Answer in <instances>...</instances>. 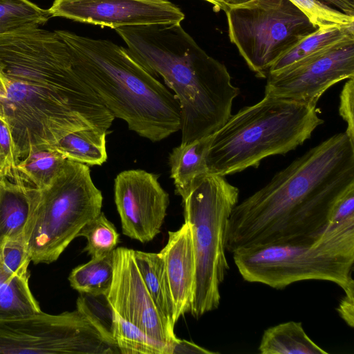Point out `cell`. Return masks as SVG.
Segmentation results:
<instances>
[{
	"label": "cell",
	"instance_id": "cell-1",
	"mask_svg": "<svg viewBox=\"0 0 354 354\" xmlns=\"http://www.w3.org/2000/svg\"><path fill=\"white\" fill-rule=\"evenodd\" d=\"M354 189V141L335 134L277 172L233 208L226 250L314 239L330 223L340 199Z\"/></svg>",
	"mask_w": 354,
	"mask_h": 354
},
{
	"label": "cell",
	"instance_id": "cell-2",
	"mask_svg": "<svg viewBox=\"0 0 354 354\" xmlns=\"http://www.w3.org/2000/svg\"><path fill=\"white\" fill-rule=\"evenodd\" d=\"M115 30L132 56L173 90L180 106L182 144L212 135L230 118L239 88L226 66L207 54L180 24Z\"/></svg>",
	"mask_w": 354,
	"mask_h": 354
},
{
	"label": "cell",
	"instance_id": "cell-3",
	"mask_svg": "<svg viewBox=\"0 0 354 354\" xmlns=\"http://www.w3.org/2000/svg\"><path fill=\"white\" fill-rule=\"evenodd\" d=\"M56 33L67 46L73 67L114 118L152 142L180 129L178 102L127 48L67 30Z\"/></svg>",
	"mask_w": 354,
	"mask_h": 354
},
{
	"label": "cell",
	"instance_id": "cell-4",
	"mask_svg": "<svg viewBox=\"0 0 354 354\" xmlns=\"http://www.w3.org/2000/svg\"><path fill=\"white\" fill-rule=\"evenodd\" d=\"M323 122L315 106L265 94L211 135L208 172L225 176L257 167L263 159L301 145Z\"/></svg>",
	"mask_w": 354,
	"mask_h": 354
},
{
	"label": "cell",
	"instance_id": "cell-5",
	"mask_svg": "<svg viewBox=\"0 0 354 354\" xmlns=\"http://www.w3.org/2000/svg\"><path fill=\"white\" fill-rule=\"evenodd\" d=\"M242 278L276 289L305 280L333 282L343 290L353 281L354 218L329 223L318 236L232 253Z\"/></svg>",
	"mask_w": 354,
	"mask_h": 354
},
{
	"label": "cell",
	"instance_id": "cell-6",
	"mask_svg": "<svg viewBox=\"0 0 354 354\" xmlns=\"http://www.w3.org/2000/svg\"><path fill=\"white\" fill-rule=\"evenodd\" d=\"M30 209L24 241L30 261L49 264L101 213L103 197L87 165L66 159L41 189L29 185Z\"/></svg>",
	"mask_w": 354,
	"mask_h": 354
},
{
	"label": "cell",
	"instance_id": "cell-7",
	"mask_svg": "<svg viewBox=\"0 0 354 354\" xmlns=\"http://www.w3.org/2000/svg\"><path fill=\"white\" fill-rule=\"evenodd\" d=\"M176 194L182 198L185 222L192 234L196 280L189 313L198 319L220 304V286L229 270L228 223L238 203L239 190L224 176L207 173Z\"/></svg>",
	"mask_w": 354,
	"mask_h": 354
},
{
	"label": "cell",
	"instance_id": "cell-8",
	"mask_svg": "<svg viewBox=\"0 0 354 354\" xmlns=\"http://www.w3.org/2000/svg\"><path fill=\"white\" fill-rule=\"evenodd\" d=\"M0 353L118 354L120 351L109 325L82 295L73 311L50 315L41 310L0 319Z\"/></svg>",
	"mask_w": 354,
	"mask_h": 354
},
{
	"label": "cell",
	"instance_id": "cell-9",
	"mask_svg": "<svg viewBox=\"0 0 354 354\" xmlns=\"http://www.w3.org/2000/svg\"><path fill=\"white\" fill-rule=\"evenodd\" d=\"M225 12L230 41L259 77L318 28L290 0H254Z\"/></svg>",
	"mask_w": 354,
	"mask_h": 354
},
{
	"label": "cell",
	"instance_id": "cell-10",
	"mask_svg": "<svg viewBox=\"0 0 354 354\" xmlns=\"http://www.w3.org/2000/svg\"><path fill=\"white\" fill-rule=\"evenodd\" d=\"M0 60L9 78L37 89L71 100L82 98L90 91L55 31L30 26L0 35Z\"/></svg>",
	"mask_w": 354,
	"mask_h": 354
},
{
	"label": "cell",
	"instance_id": "cell-11",
	"mask_svg": "<svg viewBox=\"0 0 354 354\" xmlns=\"http://www.w3.org/2000/svg\"><path fill=\"white\" fill-rule=\"evenodd\" d=\"M113 277L104 299L110 310L151 338L170 347L176 336L156 308L142 280L133 250L119 247L113 251Z\"/></svg>",
	"mask_w": 354,
	"mask_h": 354
},
{
	"label": "cell",
	"instance_id": "cell-12",
	"mask_svg": "<svg viewBox=\"0 0 354 354\" xmlns=\"http://www.w3.org/2000/svg\"><path fill=\"white\" fill-rule=\"evenodd\" d=\"M354 77V40L297 66L267 76L265 94L315 106L336 83Z\"/></svg>",
	"mask_w": 354,
	"mask_h": 354
},
{
	"label": "cell",
	"instance_id": "cell-13",
	"mask_svg": "<svg viewBox=\"0 0 354 354\" xmlns=\"http://www.w3.org/2000/svg\"><path fill=\"white\" fill-rule=\"evenodd\" d=\"M158 176L142 169L119 173L114 181L115 203L122 233L146 243L160 233L169 204Z\"/></svg>",
	"mask_w": 354,
	"mask_h": 354
},
{
	"label": "cell",
	"instance_id": "cell-14",
	"mask_svg": "<svg viewBox=\"0 0 354 354\" xmlns=\"http://www.w3.org/2000/svg\"><path fill=\"white\" fill-rule=\"evenodd\" d=\"M51 17L111 28L180 24L185 14L169 0H55Z\"/></svg>",
	"mask_w": 354,
	"mask_h": 354
},
{
	"label": "cell",
	"instance_id": "cell-15",
	"mask_svg": "<svg viewBox=\"0 0 354 354\" xmlns=\"http://www.w3.org/2000/svg\"><path fill=\"white\" fill-rule=\"evenodd\" d=\"M174 308V321L189 313L195 288L196 262L190 228L187 223L168 232L160 250Z\"/></svg>",
	"mask_w": 354,
	"mask_h": 354
},
{
	"label": "cell",
	"instance_id": "cell-16",
	"mask_svg": "<svg viewBox=\"0 0 354 354\" xmlns=\"http://www.w3.org/2000/svg\"><path fill=\"white\" fill-rule=\"evenodd\" d=\"M30 209L29 185L21 177L0 178V250L12 240H24Z\"/></svg>",
	"mask_w": 354,
	"mask_h": 354
},
{
	"label": "cell",
	"instance_id": "cell-17",
	"mask_svg": "<svg viewBox=\"0 0 354 354\" xmlns=\"http://www.w3.org/2000/svg\"><path fill=\"white\" fill-rule=\"evenodd\" d=\"M351 40H354V24L319 27L281 57L271 66L268 75L277 74L308 61L343 42Z\"/></svg>",
	"mask_w": 354,
	"mask_h": 354
},
{
	"label": "cell",
	"instance_id": "cell-18",
	"mask_svg": "<svg viewBox=\"0 0 354 354\" xmlns=\"http://www.w3.org/2000/svg\"><path fill=\"white\" fill-rule=\"evenodd\" d=\"M133 256L142 280L164 319L174 329V308L165 263L159 253L133 250Z\"/></svg>",
	"mask_w": 354,
	"mask_h": 354
},
{
	"label": "cell",
	"instance_id": "cell-19",
	"mask_svg": "<svg viewBox=\"0 0 354 354\" xmlns=\"http://www.w3.org/2000/svg\"><path fill=\"white\" fill-rule=\"evenodd\" d=\"M258 350L261 354H328L306 333L300 322L290 321L267 328Z\"/></svg>",
	"mask_w": 354,
	"mask_h": 354
},
{
	"label": "cell",
	"instance_id": "cell-20",
	"mask_svg": "<svg viewBox=\"0 0 354 354\" xmlns=\"http://www.w3.org/2000/svg\"><path fill=\"white\" fill-rule=\"evenodd\" d=\"M210 136L187 144H180L169 154V165L176 193L186 187L195 178L209 173L207 155Z\"/></svg>",
	"mask_w": 354,
	"mask_h": 354
},
{
	"label": "cell",
	"instance_id": "cell-21",
	"mask_svg": "<svg viewBox=\"0 0 354 354\" xmlns=\"http://www.w3.org/2000/svg\"><path fill=\"white\" fill-rule=\"evenodd\" d=\"M106 133L95 129L74 131L52 147L66 159L87 165H101L107 159Z\"/></svg>",
	"mask_w": 354,
	"mask_h": 354
},
{
	"label": "cell",
	"instance_id": "cell-22",
	"mask_svg": "<svg viewBox=\"0 0 354 354\" xmlns=\"http://www.w3.org/2000/svg\"><path fill=\"white\" fill-rule=\"evenodd\" d=\"M17 164L21 179L41 189L48 185L64 165L66 158L52 146H30Z\"/></svg>",
	"mask_w": 354,
	"mask_h": 354
},
{
	"label": "cell",
	"instance_id": "cell-23",
	"mask_svg": "<svg viewBox=\"0 0 354 354\" xmlns=\"http://www.w3.org/2000/svg\"><path fill=\"white\" fill-rule=\"evenodd\" d=\"M114 251V250H113ZM113 252L75 268L68 277L71 286L83 295L104 296L113 277Z\"/></svg>",
	"mask_w": 354,
	"mask_h": 354
},
{
	"label": "cell",
	"instance_id": "cell-24",
	"mask_svg": "<svg viewBox=\"0 0 354 354\" xmlns=\"http://www.w3.org/2000/svg\"><path fill=\"white\" fill-rule=\"evenodd\" d=\"M29 272L17 273L0 287V319L21 317L41 311L29 287Z\"/></svg>",
	"mask_w": 354,
	"mask_h": 354
},
{
	"label": "cell",
	"instance_id": "cell-25",
	"mask_svg": "<svg viewBox=\"0 0 354 354\" xmlns=\"http://www.w3.org/2000/svg\"><path fill=\"white\" fill-rule=\"evenodd\" d=\"M110 330L120 354H170L168 345L151 338L111 310Z\"/></svg>",
	"mask_w": 354,
	"mask_h": 354
},
{
	"label": "cell",
	"instance_id": "cell-26",
	"mask_svg": "<svg viewBox=\"0 0 354 354\" xmlns=\"http://www.w3.org/2000/svg\"><path fill=\"white\" fill-rule=\"evenodd\" d=\"M51 15L28 0H0V35L45 24Z\"/></svg>",
	"mask_w": 354,
	"mask_h": 354
},
{
	"label": "cell",
	"instance_id": "cell-27",
	"mask_svg": "<svg viewBox=\"0 0 354 354\" xmlns=\"http://www.w3.org/2000/svg\"><path fill=\"white\" fill-rule=\"evenodd\" d=\"M86 239L84 251L91 259L101 258L113 252L118 243L120 234L114 225L101 213L86 223L77 234Z\"/></svg>",
	"mask_w": 354,
	"mask_h": 354
},
{
	"label": "cell",
	"instance_id": "cell-28",
	"mask_svg": "<svg viewBox=\"0 0 354 354\" xmlns=\"http://www.w3.org/2000/svg\"><path fill=\"white\" fill-rule=\"evenodd\" d=\"M21 152L16 143L12 129L5 111L0 105V169L3 176L15 178L20 176L17 164Z\"/></svg>",
	"mask_w": 354,
	"mask_h": 354
},
{
	"label": "cell",
	"instance_id": "cell-29",
	"mask_svg": "<svg viewBox=\"0 0 354 354\" xmlns=\"http://www.w3.org/2000/svg\"><path fill=\"white\" fill-rule=\"evenodd\" d=\"M317 28L333 24H354V17L329 7L317 0H290Z\"/></svg>",
	"mask_w": 354,
	"mask_h": 354
},
{
	"label": "cell",
	"instance_id": "cell-30",
	"mask_svg": "<svg viewBox=\"0 0 354 354\" xmlns=\"http://www.w3.org/2000/svg\"><path fill=\"white\" fill-rule=\"evenodd\" d=\"M354 77L348 79L341 93L339 112L341 117L346 122L347 128L345 133L354 141Z\"/></svg>",
	"mask_w": 354,
	"mask_h": 354
},
{
	"label": "cell",
	"instance_id": "cell-31",
	"mask_svg": "<svg viewBox=\"0 0 354 354\" xmlns=\"http://www.w3.org/2000/svg\"><path fill=\"white\" fill-rule=\"evenodd\" d=\"M345 294L337 308L339 317L350 327L354 326V281L344 289Z\"/></svg>",
	"mask_w": 354,
	"mask_h": 354
},
{
	"label": "cell",
	"instance_id": "cell-32",
	"mask_svg": "<svg viewBox=\"0 0 354 354\" xmlns=\"http://www.w3.org/2000/svg\"><path fill=\"white\" fill-rule=\"evenodd\" d=\"M215 354L193 342L176 338L171 346L170 354Z\"/></svg>",
	"mask_w": 354,
	"mask_h": 354
},
{
	"label": "cell",
	"instance_id": "cell-33",
	"mask_svg": "<svg viewBox=\"0 0 354 354\" xmlns=\"http://www.w3.org/2000/svg\"><path fill=\"white\" fill-rule=\"evenodd\" d=\"M28 269H19L0 255V287L17 273L28 272Z\"/></svg>",
	"mask_w": 354,
	"mask_h": 354
},
{
	"label": "cell",
	"instance_id": "cell-34",
	"mask_svg": "<svg viewBox=\"0 0 354 354\" xmlns=\"http://www.w3.org/2000/svg\"><path fill=\"white\" fill-rule=\"evenodd\" d=\"M319 2L337 9L346 15L354 17L353 0H317Z\"/></svg>",
	"mask_w": 354,
	"mask_h": 354
},
{
	"label": "cell",
	"instance_id": "cell-35",
	"mask_svg": "<svg viewBox=\"0 0 354 354\" xmlns=\"http://www.w3.org/2000/svg\"><path fill=\"white\" fill-rule=\"evenodd\" d=\"M10 80L6 75L4 65L0 60V102L7 98Z\"/></svg>",
	"mask_w": 354,
	"mask_h": 354
},
{
	"label": "cell",
	"instance_id": "cell-36",
	"mask_svg": "<svg viewBox=\"0 0 354 354\" xmlns=\"http://www.w3.org/2000/svg\"><path fill=\"white\" fill-rule=\"evenodd\" d=\"M252 1L254 0H221L223 10L225 12L228 9L245 5Z\"/></svg>",
	"mask_w": 354,
	"mask_h": 354
},
{
	"label": "cell",
	"instance_id": "cell-37",
	"mask_svg": "<svg viewBox=\"0 0 354 354\" xmlns=\"http://www.w3.org/2000/svg\"><path fill=\"white\" fill-rule=\"evenodd\" d=\"M209 3L212 4L214 6V10L216 12H218L221 10H223V5L221 0H205Z\"/></svg>",
	"mask_w": 354,
	"mask_h": 354
},
{
	"label": "cell",
	"instance_id": "cell-38",
	"mask_svg": "<svg viewBox=\"0 0 354 354\" xmlns=\"http://www.w3.org/2000/svg\"><path fill=\"white\" fill-rule=\"evenodd\" d=\"M1 176H3V174H2L1 170L0 169V178H1Z\"/></svg>",
	"mask_w": 354,
	"mask_h": 354
}]
</instances>
